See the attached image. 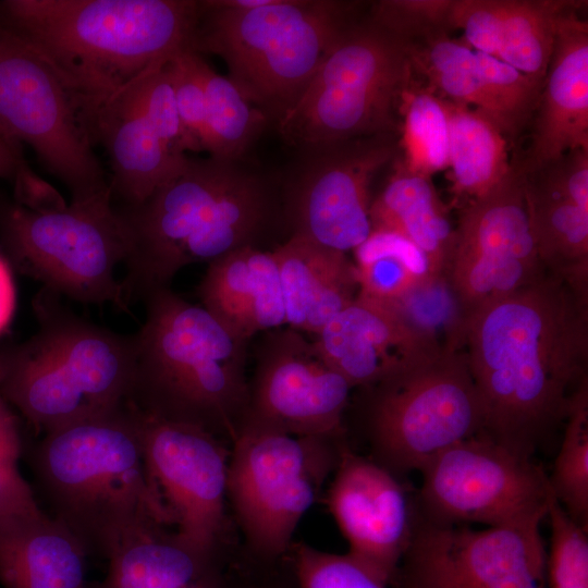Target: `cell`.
Segmentation results:
<instances>
[{"label":"cell","mask_w":588,"mask_h":588,"mask_svg":"<svg viewBox=\"0 0 588 588\" xmlns=\"http://www.w3.org/2000/svg\"><path fill=\"white\" fill-rule=\"evenodd\" d=\"M204 58L191 48L168 61L177 112L188 151H205L206 99L203 83Z\"/></svg>","instance_id":"b9f144b4"},{"label":"cell","mask_w":588,"mask_h":588,"mask_svg":"<svg viewBox=\"0 0 588 588\" xmlns=\"http://www.w3.org/2000/svg\"><path fill=\"white\" fill-rule=\"evenodd\" d=\"M546 273L530 229L525 173L512 166L498 185L463 208L442 274L468 322Z\"/></svg>","instance_id":"5bb4252c"},{"label":"cell","mask_w":588,"mask_h":588,"mask_svg":"<svg viewBox=\"0 0 588 588\" xmlns=\"http://www.w3.org/2000/svg\"><path fill=\"white\" fill-rule=\"evenodd\" d=\"M429 520L540 529L554 499L548 475L482 433L430 458L419 470Z\"/></svg>","instance_id":"4fadbf2b"},{"label":"cell","mask_w":588,"mask_h":588,"mask_svg":"<svg viewBox=\"0 0 588 588\" xmlns=\"http://www.w3.org/2000/svg\"><path fill=\"white\" fill-rule=\"evenodd\" d=\"M352 389L311 336L289 326L272 329L264 332L256 346L242 425L296 437L343 440Z\"/></svg>","instance_id":"e0dca14e"},{"label":"cell","mask_w":588,"mask_h":588,"mask_svg":"<svg viewBox=\"0 0 588 588\" xmlns=\"http://www.w3.org/2000/svg\"><path fill=\"white\" fill-rule=\"evenodd\" d=\"M408 53L412 68L430 83L429 90L439 91L437 96L444 100L483 112L509 134L505 120L478 73L474 50L464 41L439 33L408 45Z\"/></svg>","instance_id":"f546056e"},{"label":"cell","mask_w":588,"mask_h":588,"mask_svg":"<svg viewBox=\"0 0 588 588\" xmlns=\"http://www.w3.org/2000/svg\"><path fill=\"white\" fill-rule=\"evenodd\" d=\"M0 133L29 145L72 199L110 189L76 99L33 47L0 29Z\"/></svg>","instance_id":"7c38bea8"},{"label":"cell","mask_w":588,"mask_h":588,"mask_svg":"<svg viewBox=\"0 0 588 588\" xmlns=\"http://www.w3.org/2000/svg\"><path fill=\"white\" fill-rule=\"evenodd\" d=\"M302 150L281 204L291 235L354 252L372 232L370 184L395 152L391 134Z\"/></svg>","instance_id":"2e32d148"},{"label":"cell","mask_w":588,"mask_h":588,"mask_svg":"<svg viewBox=\"0 0 588 588\" xmlns=\"http://www.w3.org/2000/svg\"><path fill=\"white\" fill-rule=\"evenodd\" d=\"M283 292L286 326L316 335L357 296L355 264L346 253L298 235L272 250Z\"/></svg>","instance_id":"d4e9b609"},{"label":"cell","mask_w":588,"mask_h":588,"mask_svg":"<svg viewBox=\"0 0 588 588\" xmlns=\"http://www.w3.org/2000/svg\"><path fill=\"white\" fill-rule=\"evenodd\" d=\"M390 303L414 329L443 350H464L467 321L443 274L429 275Z\"/></svg>","instance_id":"d590c367"},{"label":"cell","mask_w":588,"mask_h":588,"mask_svg":"<svg viewBox=\"0 0 588 588\" xmlns=\"http://www.w3.org/2000/svg\"><path fill=\"white\" fill-rule=\"evenodd\" d=\"M0 241L15 269L79 303L128 311L115 268L127 253L126 231L111 188L47 207L0 201Z\"/></svg>","instance_id":"9c48e42d"},{"label":"cell","mask_w":588,"mask_h":588,"mask_svg":"<svg viewBox=\"0 0 588 588\" xmlns=\"http://www.w3.org/2000/svg\"><path fill=\"white\" fill-rule=\"evenodd\" d=\"M525 199L544 269L588 295V208L541 187L526 175Z\"/></svg>","instance_id":"83f0119b"},{"label":"cell","mask_w":588,"mask_h":588,"mask_svg":"<svg viewBox=\"0 0 588 588\" xmlns=\"http://www.w3.org/2000/svg\"><path fill=\"white\" fill-rule=\"evenodd\" d=\"M143 302L146 319L134 334L128 401L146 414L200 427L231 444L247 408L249 341L170 287Z\"/></svg>","instance_id":"5b68a950"},{"label":"cell","mask_w":588,"mask_h":588,"mask_svg":"<svg viewBox=\"0 0 588 588\" xmlns=\"http://www.w3.org/2000/svg\"><path fill=\"white\" fill-rule=\"evenodd\" d=\"M359 293L393 302L432 275L426 257L397 234L372 230L355 250Z\"/></svg>","instance_id":"d6a6232c"},{"label":"cell","mask_w":588,"mask_h":588,"mask_svg":"<svg viewBox=\"0 0 588 588\" xmlns=\"http://www.w3.org/2000/svg\"><path fill=\"white\" fill-rule=\"evenodd\" d=\"M400 112L403 117L400 163L409 173L429 177L448 168L449 132L440 97L428 88L411 83L403 91Z\"/></svg>","instance_id":"836d02e7"},{"label":"cell","mask_w":588,"mask_h":588,"mask_svg":"<svg viewBox=\"0 0 588 588\" xmlns=\"http://www.w3.org/2000/svg\"><path fill=\"white\" fill-rule=\"evenodd\" d=\"M28 453L45 511L89 556L108 559L131 539L174 526L148 473L139 413L128 400L44 433Z\"/></svg>","instance_id":"277c9868"},{"label":"cell","mask_w":588,"mask_h":588,"mask_svg":"<svg viewBox=\"0 0 588 588\" xmlns=\"http://www.w3.org/2000/svg\"><path fill=\"white\" fill-rule=\"evenodd\" d=\"M138 413L145 463L174 518V538L204 556L226 559L229 443L200 427Z\"/></svg>","instance_id":"9a60e30c"},{"label":"cell","mask_w":588,"mask_h":588,"mask_svg":"<svg viewBox=\"0 0 588 588\" xmlns=\"http://www.w3.org/2000/svg\"><path fill=\"white\" fill-rule=\"evenodd\" d=\"M24 166L21 145L0 133V179L15 177Z\"/></svg>","instance_id":"7dc6e473"},{"label":"cell","mask_w":588,"mask_h":588,"mask_svg":"<svg viewBox=\"0 0 588 588\" xmlns=\"http://www.w3.org/2000/svg\"><path fill=\"white\" fill-rule=\"evenodd\" d=\"M5 351L0 352V384ZM23 442L17 419L0 391V517L40 507L34 489L20 470Z\"/></svg>","instance_id":"60d3db41"},{"label":"cell","mask_w":588,"mask_h":588,"mask_svg":"<svg viewBox=\"0 0 588 588\" xmlns=\"http://www.w3.org/2000/svg\"><path fill=\"white\" fill-rule=\"evenodd\" d=\"M464 352L482 434L532 458L588 380V295L547 272L477 311Z\"/></svg>","instance_id":"6da1fadb"},{"label":"cell","mask_w":588,"mask_h":588,"mask_svg":"<svg viewBox=\"0 0 588 588\" xmlns=\"http://www.w3.org/2000/svg\"><path fill=\"white\" fill-rule=\"evenodd\" d=\"M88 553L41 506L0 517V584L4 588H97L87 579Z\"/></svg>","instance_id":"603a6c76"},{"label":"cell","mask_w":588,"mask_h":588,"mask_svg":"<svg viewBox=\"0 0 588 588\" xmlns=\"http://www.w3.org/2000/svg\"><path fill=\"white\" fill-rule=\"evenodd\" d=\"M452 0H381L372 4L370 21L407 45L450 28Z\"/></svg>","instance_id":"7bdbcfd3"},{"label":"cell","mask_w":588,"mask_h":588,"mask_svg":"<svg viewBox=\"0 0 588 588\" xmlns=\"http://www.w3.org/2000/svg\"><path fill=\"white\" fill-rule=\"evenodd\" d=\"M311 338L353 388L373 385L448 351L414 329L392 303L359 292Z\"/></svg>","instance_id":"ffe728a7"},{"label":"cell","mask_w":588,"mask_h":588,"mask_svg":"<svg viewBox=\"0 0 588 588\" xmlns=\"http://www.w3.org/2000/svg\"><path fill=\"white\" fill-rule=\"evenodd\" d=\"M549 478L554 498L578 524L588 526V380L573 396Z\"/></svg>","instance_id":"e575fe53"},{"label":"cell","mask_w":588,"mask_h":588,"mask_svg":"<svg viewBox=\"0 0 588 588\" xmlns=\"http://www.w3.org/2000/svg\"><path fill=\"white\" fill-rule=\"evenodd\" d=\"M412 70L406 42L370 20L352 23L280 117L278 131L301 149L391 134Z\"/></svg>","instance_id":"ba28073f"},{"label":"cell","mask_w":588,"mask_h":588,"mask_svg":"<svg viewBox=\"0 0 588 588\" xmlns=\"http://www.w3.org/2000/svg\"><path fill=\"white\" fill-rule=\"evenodd\" d=\"M576 3L562 15L537 105L527 170L574 149L588 150V23Z\"/></svg>","instance_id":"44dd1931"},{"label":"cell","mask_w":588,"mask_h":588,"mask_svg":"<svg viewBox=\"0 0 588 588\" xmlns=\"http://www.w3.org/2000/svg\"><path fill=\"white\" fill-rule=\"evenodd\" d=\"M37 332L5 351L0 391L36 432L110 412L131 394L135 336L73 313L42 287L33 301Z\"/></svg>","instance_id":"8992f818"},{"label":"cell","mask_w":588,"mask_h":588,"mask_svg":"<svg viewBox=\"0 0 588 588\" xmlns=\"http://www.w3.org/2000/svg\"><path fill=\"white\" fill-rule=\"evenodd\" d=\"M197 292L204 308L248 341L258 333L286 326L272 250L245 246L210 261Z\"/></svg>","instance_id":"7402d4cb"},{"label":"cell","mask_w":588,"mask_h":588,"mask_svg":"<svg viewBox=\"0 0 588 588\" xmlns=\"http://www.w3.org/2000/svg\"><path fill=\"white\" fill-rule=\"evenodd\" d=\"M326 504L353 559L388 586L408 548L414 522L394 473L350 449L339 453Z\"/></svg>","instance_id":"d6986e66"},{"label":"cell","mask_w":588,"mask_h":588,"mask_svg":"<svg viewBox=\"0 0 588 588\" xmlns=\"http://www.w3.org/2000/svg\"><path fill=\"white\" fill-rule=\"evenodd\" d=\"M168 61L148 70L124 91L148 120L164 145L174 155L186 156L185 152L188 149L177 112Z\"/></svg>","instance_id":"74e56055"},{"label":"cell","mask_w":588,"mask_h":588,"mask_svg":"<svg viewBox=\"0 0 588 588\" xmlns=\"http://www.w3.org/2000/svg\"><path fill=\"white\" fill-rule=\"evenodd\" d=\"M236 572L237 571H235L231 588H284L280 585L268 584V581L260 583L258 580H249L247 578H243L242 576H236Z\"/></svg>","instance_id":"c3c4849f"},{"label":"cell","mask_w":588,"mask_h":588,"mask_svg":"<svg viewBox=\"0 0 588 588\" xmlns=\"http://www.w3.org/2000/svg\"><path fill=\"white\" fill-rule=\"evenodd\" d=\"M206 99L205 151L210 157L238 161L260 136L268 117L228 77L203 63Z\"/></svg>","instance_id":"1f68e13d"},{"label":"cell","mask_w":588,"mask_h":588,"mask_svg":"<svg viewBox=\"0 0 588 588\" xmlns=\"http://www.w3.org/2000/svg\"><path fill=\"white\" fill-rule=\"evenodd\" d=\"M354 7L331 0L201 1L192 49L222 58L245 98L278 121L352 24Z\"/></svg>","instance_id":"52a82bcc"},{"label":"cell","mask_w":588,"mask_h":588,"mask_svg":"<svg viewBox=\"0 0 588 588\" xmlns=\"http://www.w3.org/2000/svg\"><path fill=\"white\" fill-rule=\"evenodd\" d=\"M8 32L39 52L90 130L95 112L148 70L191 48L201 1L7 0Z\"/></svg>","instance_id":"7a4b0ae2"},{"label":"cell","mask_w":588,"mask_h":588,"mask_svg":"<svg viewBox=\"0 0 588 588\" xmlns=\"http://www.w3.org/2000/svg\"><path fill=\"white\" fill-rule=\"evenodd\" d=\"M551 527L546 555L547 588H588L587 528L572 518L554 498L547 517Z\"/></svg>","instance_id":"8d00e7d4"},{"label":"cell","mask_w":588,"mask_h":588,"mask_svg":"<svg viewBox=\"0 0 588 588\" xmlns=\"http://www.w3.org/2000/svg\"><path fill=\"white\" fill-rule=\"evenodd\" d=\"M540 529L414 523L397 588H547Z\"/></svg>","instance_id":"ac0fdd59"},{"label":"cell","mask_w":588,"mask_h":588,"mask_svg":"<svg viewBox=\"0 0 588 588\" xmlns=\"http://www.w3.org/2000/svg\"><path fill=\"white\" fill-rule=\"evenodd\" d=\"M15 306V290L8 262L0 257V333L12 319Z\"/></svg>","instance_id":"bcb514c9"},{"label":"cell","mask_w":588,"mask_h":588,"mask_svg":"<svg viewBox=\"0 0 588 588\" xmlns=\"http://www.w3.org/2000/svg\"><path fill=\"white\" fill-rule=\"evenodd\" d=\"M372 230L397 234L427 259L432 275L443 273L454 228L429 177L409 173L400 164L370 205Z\"/></svg>","instance_id":"4316f807"},{"label":"cell","mask_w":588,"mask_h":588,"mask_svg":"<svg viewBox=\"0 0 588 588\" xmlns=\"http://www.w3.org/2000/svg\"><path fill=\"white\" fill-rule=\"evenodd\" d=\"M576 1L503 0L498 58L543 85L560 20Z\"/></svg>","instance_id":"4dcf8cb0"},{"label":"cell","mask_w":588,"mask_h":588,"mask_svg":"<svg viewBox=\"0 0 588 588\" xmlns=\"http://www.w3.org/2000/svg\"><path fill=\"white\" fill-rule=\"evenodd\" d=\"M90 130L94 140L108 154L112 199L121 203L117 207H131L145 200L187 159L174 155L164 145L124 90L95 112Z\"/></svg>","instance_id":"cb8c5ba5"},{"label":"cell","mask_w":588,"mask_h":588,"mask_svg":"<svg viewBox=\"0 0 588 588\" xmlns=\"http://www.w3.org/2000/svg\"><path fill=\"white\" fill-rule=\"evenodd\" d=\"M441 100L448 121L452 191L469 200L479 198L498 185L512 168L505 134L483 112Z\"/></svg>","instance_id":"f1b7e54d"},{"label":"cell","mask_w":588,"mask_h":588,"mask_svg":"<svg viewBox=\"0 0 588 588\" xmlns=\"http://www.w3.org/2000/svg\"><path fill=\"white\" fill-rule=\"evenodd\" d=\"M503 0H452L449 25L473 50L498 58Z\"/></svg>","instance_id":"ee69618b"},{"label":"cell","mask_w":588,"mask_h":588,"mask_svg":"<svg viewBox=\"0 0 588 588\" xmlns=\"http://www.w3.org/2000/svg\"><path fill=\"white\" fill-rule=\"evenodd\" d=\"M525 175L541 187L588 208V150L565 152L536 172Z\"/></svg>","instance_id":"f6af8a7d"},{"label":"cell","mask_w":588,"mask_h":588,"mask_svg":"<svg viewBox=\"0 0 588 588\" xmlns=\"http://www.w3.org/2000/svg\"><path fill=\"white\" fill-rule=\"evenodd\" d=\"M343 443L241 426L230 449L228 501L258 561L287 556L294 531L333 473Z\"/></svg>","instance_id":"30bf717a"},{"label":"cell","mask_w":588,"mask_h":588,"mask_svg":"<svg viewBox=\"0 0 588 588\" xmlns=\"http://www.w3.org/2000/svg\"><path fill=\"white\" fill-rule=\"evenodd\" d=\"M107 560L97 588H231L235 572L226 559L204 556L168 530L131 539Z\"/></svg>","instance_id":"484cf974"},{"label":"cell","mask_w":588,"mask_h":588,"mask_svg":"<svg viewBox=\"0 0 588 588\" xmlns=\"http://www.w3.org/2000/svg\"><path fill=\"white\" fill-rule=\"evenodd\" d=\"M280 206L269 181L242 160L187 157L145 200L115 206L127 238L126 273L121 280L127 306L170 287L187 265L258 247Z\"/></svg>","instance_id":"3957f363"},{"label":"cell","mask_w":588,"mask_h":588,"mask_svg":"<svg viewBox=\"0 0 588 588\" xmlns=\"http://www.w3.org/2000/svg\"><path fill=\"white\" fill-rule=\"evenodd\" d=\"M289 559L296 588H387L347 553L334 554L293 542Z\"/></svg>","instance_id":"ab89813d"},{"label":"cell","mask_w":588,"mask_h":588,"mask_svg":"<svg viewBox=\"0 0 588 588\" xmlns=\"http://www.w3.org/2000/svg\"><path fill=\"white\" fill-rule=\"evenodd\" d=\"M364 389L377 462L393 473L419 471L434 455L482 433L464 350L443 351Z\"/></svg>","instance_id":"8fae6325"},{"label":"cell","mask_w":588,"mask_h":588,"mask_svg":"<svg viewBox=\"0 0 588 588\" xmlns=\"http://www.w3.org/2000/svg\"><path fill=\"white\" fill-rule=\"evenodd\" d=\"M474 53L481 81L500 109L509 134H514L537 108L542 85L494 57Z\"/></svg>","instance_id":"f35d334b"}]
</instances>
